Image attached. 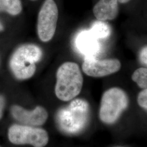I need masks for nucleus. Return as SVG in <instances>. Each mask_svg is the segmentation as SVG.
Wrapping results in <instances>:
<instances>
[{
	"instance_id": "1",
	"label": "nucleus",
	"mask_w": 147,
	"mask_h": 147,
	"mask_svg": "<svg viewBox=\"0 0 147 147\" xmlns=\"http://www.w3.org/2000/svg\"><path fill=\"white\" fill-rule=\"evenodd\" d=\"M89 104L82 99H76L58 110L56 122L58 128L66 134L76 135L82 131L88 124Z\"/></svg>"
},
{
	"instance_id": "2",
	"label": "nucleus",
	"mask_w": 147,
	"mask_h": 147,
	"mask_svg": "<svg viewBox=\"0 0 147 147\" xmlns=\"http://www.w3.org/2000/svg\"><path fill=\"white\" fill-rule=\"evenodd\" d=\"M55 94L59 100L68 101L80 93L84 78L77 63L67 62L62 64L57 71Z\"/></svg>"
},
{
	"instance_id": "3",
	"label": "nucleus",
	"mask_w": 147,
	"mask_h": 147,
	"mask_svg": "<svg viewBox=\"0 0 147 147\" xmlns=\"http://www.w3.org/2000/svg\"><path fill=\"white\" fill-rule=\"evenodd\" d=\"M42 56L41 48L36 45L28 44L18 47L12 55L9 63L14 76L20 80L32 78L36 71V63Z\"/></svg>"
},
{
	"instance_id": "4",
	"label": "nucleus",
	"mask_w": 147,
	"mask_h": 147,
	"mask_svg": "<svg viewBox=\"0 0 147 147\" xmlns=\"http://www.w3.org/2000/svg\"><path fill=\"white\" fill-rule=\"evenodd\" d=\"M129 105L126 93L118 87H113L102 95L99 109V118L106 124H113L118 120Z\"/></svg>"
},
{
	"instance_id": "5",
	"label": "nucleus",
	"mask_w": 147,
	"mask_h": 147,
	"mask_svg": "<svg viewBox=\"0 0 147 147\" xmlns=\"http://www.w3.org/2000/svg\"><path fill=\"white\" fill-rule=\"evenodd\" d=\"M9 141L16 145L30 144L34 147H44L49 142L47 131L42 128L14 124L8 132Z\"/></svg>"
},
{
	"instance_id": "6",
	"label": "nucleus",
	"mask_w": 147,
	"mask_h": 147,
	"mask_svg": "<svg viewBox=\"0 0 147 147\" xmlns=\"http://www.w3.org/2000/svg\"><path fill=\"white\" fill-rule=\"evenodd\" d=\"M58 18V8L54 0H45L39 11L37 21L38 35L43 42H49L54 36Z\"/></svg>"
},
{
	"instance_id": "7",
	"label": "nucleus",
	"mask_w": 147,
	"mask_h": 147,
	"mask_svg": "<svg viewBox=\"0 0 147 147\" xmlns=\"http://www.w3.org/2000/svg\"><path fill=\"white\" fill-rule=\"evenodd\" d=\"M121 68V63L117 59H86L82 68L85 74L93 78H102L118 72Z\"/></svg>"
},
{
	"instance_id": "8",
	"label": "nucleus",
	"mask_w": 147,
	"mask_h": 147,
	"mask_svg": "<svg viewBox=\"0 0 147 147\" xmlns=\"http://www.w3.org/2000/svg\"><path fill=\"white\" fill-rule=\"evenodd\" d=\"M11 111L16 121L24 125L41 126L45 123L48 118L47 111L40 106H38L33 110H27L20 106L13 105L11 107Z\"/></svg>"
},
{
	"instance_id": "9",
	"label": "nucleus",
	"mask_w": 147,
	"mask_h": 147,
	"mask_svg": "<svg viewBox=\"0 0 147 147\" xmlns=\"http://www.w3.org/2000/svg\"><path fill=\"white\" fill-rule=\"evenodd\" d=\"M93 11L98 20H112L116 19L119 13L118 0H99Z\"/></svg>"
},
{
	"instance_id": "10",
	"label": "nucleus",
	"mask_w": 147,
	"mask_h": 147,
	"mask_svg": "<svg viewBox=\"0 0 147 147\" xmlns=\"http://www.w3.org/2000/svg\"><path fill=\"white\" fill-rule=\"evenodd\" d=\"M76 43L79 50L85 54H93L99 49L98 39L89 31L80 33L76 38Z\"/></svg>"
},
{
	"instance_id": "11",
	"label": "nucleus",
	"mask_w": 147,
	"mask_h": 147,
	"mask_svg": "<svg viewBox=\"0 0 147 147\" xmlns=\"http://www.w3.org/2000/svg\"><path fill=\"white\" fill-rule=\"evenodd\" d=\"M89 31L98 39H105L110 36V26L104 21L95 22Z\"/></svg>"
},
{
	"instance_id": "12",
	"label": "nucleus",
	"mask_w": 147,
	"mask_h": 147,
	"mask_svg": "<svg viewBox=\"0 0 147 147\" xmlns=\"http://www.w3.org/2000/svg\"><path fill=\"white\" fill-rule=\"evenodd\" d=\"M20 0H0V11H3L11 16H16L22 11Z\"/></svg>"
},
{
	"instance_id": "13",
	"label": "nucleus",
	"mask_w": 147,
	"mask_h": 147,
	"mask_svg": "<svg viewBox=\"0 0 147 147\" xmlns=\"http://www.w3.org/2000/svg\"><path fill=\"white\" fill-rule=\"evenodd\" d=\"M132 80L142 89L147 87V69L140 68L136 69L132 75Z\"/></svg>"
},
{
	"instance_id": "14",
	"label": "nucleus",
	"mask_w": 147,
	"mask_h": 147,
	"mask_svg": "<svg viewBox=\"0 0 147 147\" xmlns=\"http://www.w3.org/2000/svg\"><path fill=\"white\" fill-rule=\"evenodd\" d=\"M137 102L144 110H147V89H143L138 95Z\"/></svg>"
},
{
	"instance_id": "15",
	"label": "nucleus",
	"mask_w": 147,
	"mask_h": 147,
	"mask_svg": "<svg viewBox=\"0 0 147 147\" xmlns=\"http://www.w3.org/2000/svg\"><path fill=\"white\" fill-rule=\"evenodd\" d=\"M147 47H143L140 53V61L141 62V63L147 65Z\"/></svg>"
},
{
	"instance_id": "16",
	"label": "nucleus",
	"mask_w": 147,
	"mask_h": 147,
	"mask_svg": "<svg viewBox=\"0 0 147 147\" xmlns=\"http://www.w3.org/2000/svg\"><path fill=\"white\" fill-rule=\"evenodd\" d=\"M5 106V99L2 95L0 94V119L2 118Z\"/></svg>"
},
{
	"instance_id": "17",
	"label": "nucleus",
	"mask_w": 147,
	"mask_h": 147,
	"mask_svg": "<svg viewBox=\"0 0 147 147\" xmlns=\"http://www.w3.org/2000/svg\"><path fill=\"white\" fill-rule=\"evenodd\" d=\"M131 0H118V2L121 3H126Z\"/></svg>"
},
{
	"instance_id": "18",
	"label": "nucleus",
	"mask_w": 147,
	"mask_h": 147,
	"mask_svg": "<svg viewBox=\"0 0 147 147\" xmlns=\"http://www.w3.org/2000/svg\"><path fill=\"white\" fill-rule=\"evenodd\" d=\"M3 30V25H2V24L0 22V31H2Z\"/></svg>"
},
{
	"instance_id": "19",
	"label": "nucleus",
	"mask_w": 147,
	"mask_h": 147,
	"mask_svg": "<svg viewBox=\"0 0 147 147\" xmlns=\"http://www.w3.org/2000/svg\"><path fill=\"white\" fill-rule=\"evenodd\" d=\"M33 1H34V0H33Z\"/></svg>"
}]
</instances>
